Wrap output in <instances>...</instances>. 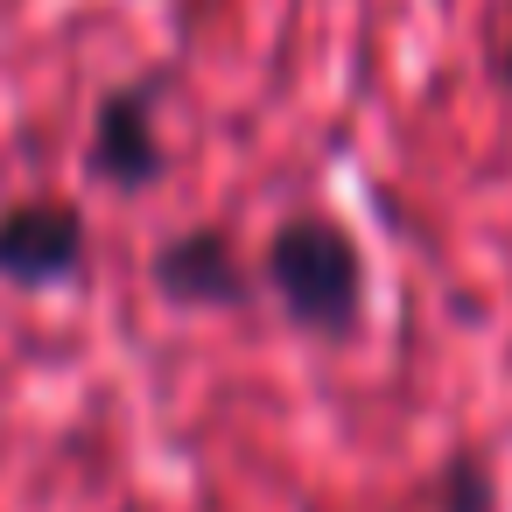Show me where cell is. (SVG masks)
<instances>
[{
    "label": "cell",
    "instance_id": "cell-1",
    "mask_svg": "<svg viewBox=\"0 0 512 512\" xmlns=\"http://www.w3.org/2000/svg\"><path fill=\"white\" fill-rule=\"evenodd\" d=\"M267 288L288 323L351 337L365 316V253L337 218H288L267 246Z\"/></svg>",
    "mask_w": 512,
    "mask_h": 512
},
{
    "label": "cell",
    "instance_id": "cell-2",
    "mask_svg": "<svg viewBox=\"0 0 512 512\" xmlns=\"http://www.w3.org/2000/svg\"><path fill=\"white\" fill-rule=\"evenodd\" d=\"M155 99H162V78H134L120 92L99 99L92 113V141H85V176L120 190V197H141L162 183V127H155Z\"/></svg>",
    "mask_w": 512,
    "mask_h": 512
},
{
    "label": "cell",
    "instance_id": "cell-3",
    "mask_svg": "<svg viewBox=\"0 0 512 512\" xmlns=\"http://www.w3.org/2000/svg\"><path fill=\"white\" fill-rule=\"evenodd\" d=\"M85 274V211L64 197H29L0 211V281L8 288H64Z\"/></svg>",
    "mask_w": 512,
    "mask_h": 512
},
{
    "label": "cell",
    "instance_id": "cell-4",
    "mask_svg": "<svg viewBox=\"0 0 512 512\" xmlns=\"http://www.w3.org/2000/svg\"><path fill=\"white\" fill-rule=\"evenodd\" d=\"M155 295L162 302H176V309H239L246 295H253V281H246V267H239V253H232V239L225 232H183V239H169L162 253H155Z\"/></svg>",
    "mask_w": 512,
    "mask_h": 512
},
{
    "label": "cell",
    "instance_id": "cell-5",
    "mask_svg": "<svg viewBox=\"0 0 512 512\" xmlns=\"http://www.w3.org/2000/svg\"><path fill=\"white\" fill-rule=\"evenodd\" d=\"M449 512H491V484L477 463H456L449 470Z\"/></svg>",
    "mask_w": 512,
    "mask_h": 512
},
{
    "label": "cell",
    "instance_id": "cell-6",
    "mask_svg": "<svg viewBox=\"0 0 512 512\" xmlns=\"http://www.w3.org/2000/svg\"><path fill=\"white\" fill-rule=\"evenodd\" d=\"M491 78L512 92V29H505V36H498V50H491Z\"/></svg>",
    "mask_w": 512,
    "mask_h": 512
}]
</instances>
